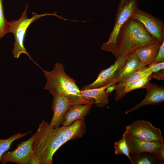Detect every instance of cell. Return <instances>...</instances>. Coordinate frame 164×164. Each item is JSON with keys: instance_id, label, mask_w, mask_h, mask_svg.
<instances>
[{"instance_id": "cell-20", "label": "cell", "mask_w": 164, "mask_h": 164, "mask_svg": "<svg viewBox=\"0 0 164 164\" xmlns=\"http://www.w3.org/2000/svg\"><path fill=\"white\" fill-rule=\"evenodd\" d=\"M29 133L26 132L22 133L21 132L5 139H0V162L3 154L10 148L11 145L15 141L25 137Z\"/></svg>"}, {"instance_id": "cell-21", "label": "cell", "mask_w": 164, "mask_h": 164, "mask_svg": "<svg viewBox=\"0 0 164 164\" xmlns=\"http://www.w3.org/2000/svg\"><path fill=\"white\" fill-rule=\"evenodd\" d=\"M151 74L143 77L131 83L126 88L125 90L126 94L135 89L145 88L147 84L152 78Z\"/></svg>"}, {"instance_id": "cell-4", "label": "cell", "mask_w": 164, "mask_h": 164, "mask_svg": "<svg viewBox=\"0 0 164 164\" xmlns=\"http://www.w3.org/2000/svg\"><path fill=\"white\" fill-rule=\"evenodd\" d=\"M28 6L26 4L25 10L19 19L16 20L7 21L6 32V33H12L14 36L15 42L12 50V55L14 58H19L22 53L26 54L29 60H32L39 66L31 57L29 54L26 50L24 46V40L26 31L29 26L33 22L40 18L47 15H56L54 14H37L32 12V17L28 18L27 11Z\"/></svg>"}, {"instance_id": "cell-5", "label": "cell", "mask_w": 164, "mask_h": 164, "mask_svg": "<svg viewBox=\"0 0 164 164\" xmlns=\"http://www.w3.org/2000/svg\"><path fill=\"white\" fill-rule=\"evenodd\" d=\"M34 139L33 134L29 139L19 144L14 150L5 152L0 162L2 164L9 162L18 164H37L32 149Z\"/></svg>"}, {"instance_id": "cell-12", "label": "cell", "mask_w": 164, "mask_h": 164, "mask_svg": "<svg viewBox=\"0 0 164 164\" xmlns=\"http://www.w3.org/2000/svg\"><path fill=\"white\" fill-rule=\"evenodd\" d=\"M125 134L130 148L131 157L145 152L153 153L156 154L164 148V143L157 141H143Z\"/></svg>"}, {"instance_id": "cell-23", "label": "cell", "mask_w": 164, "mask_h": 164, "mask_svg": "<svg viewBox=\"0 0 164 164\" xmlns=\"http://www.w3.org/2000/svg\"><path fill=\"white\" fill-rule=\"evenodd\" d=\"M164 62V41L162 43L157 55L153 61L150 64Z\"/></svg>"}, {"instance_id": "cell-27", "label": "cell", "mask_w": 164, "mask_h": 164, "mask_svg": "<svg viewBox=\"0 0 164 164\" xmlns=\"http://www.w3.org/2000/svg\"><path fill=\"white\" fill-rule=\"evenodd\" d=\"M128 0H120L118 8H121L128 2Z\"/></svg>"}, {"instance_id": "cell-16", "label": "cell", "mask_w": 164, "mask_h": 164, "mask_svg": "<svg viewBox=\"0 0 164 164\" xmlns=\"http://www.w3.org/2000/svg\"><path fill=\"white\" fill-rule=\"evenodd\" d=\"M161 43L157 41L138 48L135 51L139 61L144 66L149 65L153 61Z\"/></svg>"}, {"instance_id": "cell-17", "label": "cell", "mask_w": 164, "mask_h": 164, "mask_svg": "<svg viewBox=\"0 0 164 164\" xmlns=\"http://www.w3.org/2000/svg\"><path fill=\"white\" fill-rule=\"evenodd\" d=\"M144 66L135 51L130 53L118 73L116 78L117 83Z\"/></svg>"}, {"instance_id": "cell-13", "label": "cell", "mask_w": 164, "mask_h": 164, "mask_svg": "<svg viewBox=\"0 0 164 164\" xmlns=\"http://www.w3.org/2000/svg\"><path fill=\"white\" fill-rule=\"evenodd\" d=\"M152 73L148 67L144 66L116 84H115V101H119L125 95L126 88L132 82L143 77L151 74Z\"/></svg>"}, {"instance_id": "cell-10", "label": "cell", "mask_w": 164, "mask_h": 164, "mask_svg": "<svg viewBox=\"0 0 164 164\" xmlns=\"http://www.w3.org/2000/svg\"><path fill=\"white\" fill-rule=\"evenodd\" d=\"M145 88L147 92L144 99L139 104L125 112V114L148 105H157L164 101V87L149 82Z\"/></svg>"}, {"instance_id": "cell-3", "label": "cell", "mask_w": 164, "mask_h": 164, "mask_svg": "<svg viewBox=\"0 0 164 164\" xmlns=\"http://www.w3.org/2000/svg\"><path fill=\"white\" fill-rule=\"evenodd\" d=\"M157 41L142 23L130 18L121 28L111 52L116 59L129 55L138 48Z\"/></svg>"}, {"instance_id": "cell-14", "label": "cell", "mask_w": 164, "mask_h": 164, "mask_svg": "<svg viewBox=\"0 0 164 164\" xmlns=\"http://www.w3.org/2000/svg\"><path fill=\"white\" fill-rule=\"evenodd\" d=\"M116 83V81H114L101 87L89 89H81L80 91L84 96L92 99L97 107L102 108L109 102L110 94L106 92L107 88Z\"/></svg>"}, {"instance_id": "cell-7", "label": "cell", "mask_w": 164, "mask_h": 164, "mask_svg": "<svg viewBox=\"0 0 164 164\" xmlns=\"http://www.w3.org/2000/svg\"><path fill=\"white\" fill-rule=\"evenodd\" d=\"M125 132L131 137L143 141L164 143L161 130L148 121L137 120L127 126Z\"/></svg>"}, {"instance_id": "cell-1", "label": "cell", "mask_w": 164, "mask_h": 164, "mask_svg": "<svg viewBox=\"0 0 164 164\" xmlns=\"http://www.w3.org/2000/svg\"><path fill=\"white\" fill-rule=\"evenodd\" d=\"M86 130L85 118L67 126L54 128L43 120L34 134L32 149L37 164H52L56 151L68 141L82 138Z\"/></svg>"}, {"instance_id": "cell-22", "label": "cell", "mask_w": 164, "mask_h": 164, "mask_svg": "<svg viewBox=\"0 0 164 164\" xmlns=\"http://www.w3.org/2000/svg\"><path fill=\"white\" fill-rule=\"evenodd\" d=\"M7 21L4 15L2 0H0V40L7 34L6 29Z\"/></svg>"}, {"instance_id": "cell-6", "label": "cell", "mask_w": 164, "mask_h": 164, "mask_svg": "<svg viewBox=\"0 0 164 164\" xmlns=\"http://www.w3.org/2000/svg\"><path fill=\"white\" fill-rule=\"evenodd\" d=\"M138 8V0H128L126 4L118 8L113 29L108 41L103 44L101 49L111 52L114 46L119 31L124 24L131 18L135 10Z\"/></svg>"}, {"instance_id": "cell-11", "label": "cell", "mask_w": 164, "mask_h": 164, "mask_svg": "<svg viewBox=\"0 0 164 164\" xmlns=\"http://www.w3.org/2000/svg\"><path fill=\"white\" fill-rule=\"evenodd\" d=\"M52 96L53 114L50 124L52 127L56 128L62 124L66 113L72 105L67 98L61 95L56 94Z\"/></svg>"}, {"instance_id": "cell-15", "label": "cell", "mask_w": 164, "mask_h": 164, "mask_svg": "<svg viewBox=\"0 0 164 164\" xmlns=\"http://www.w3.org/2000/svg\"><path fill=\"white\" fill-rule=\"evenodd\" d=\"M92 105L78 104L70 106L65 115L62 125H70L76 121L84 118L89 113Z\"/></svg>"}, {"instance_id": "cell-19", "label": "cell", "mask_w": 164, "mask_h": 164, "mask_svg": "<svg viewBox=\"0 0 164 164\" xmlns=\"http://www.w3.org/2000/svg\"><path fill=\"white\" fill-rule=\"evenodd\" d=\"M114 147L115 154L124 155L126 156L131 162L130 148L126 135L125 132L119 141L114 143Z\"/></svg>"}, {"instance_id": "cell-8", "label": "cell", "mask_w": 164, "mask_h": 164, "mask_svg": "<svg viewBox=\"0 0 164 164\" xmlns=\"http://www.w3.org/2000/svg\"><path fill=\"white\" fill-rule=\"evenodd\" d=\"M131 18L142 23L147 32L157 41L161 43L164 41V23L160 19L138 8Z\"/></svg>"}, {"instance_id": "cell-9", "label": "cell", "mask_w": 164, "mask_h": 164, "mask_svg": "<svg viewBox=\"0 0 164 164\" xmlns=\"http://www.w3.org/2000/svg\"><path fill=\"white\" fill-rule=\"evenodd\" d=\"M128 55L121 56L116 59L114 64L99 73L94 81L84 86L81 90L97 88L105 86L114 81L117 83L116 80V76L119 70L125 63Z\"/></svg>"}, {"instance_id": "cell-24", "label": "cell", "mask_w": 164, "mask_h": 164, "mask_svg": "<svg viewBox=\"0 0 164 164\" xmlns=\"http://www.w3.org/2000/svg\"><path fill=\"white\" fill-rule=\"evenodd\" d=\"M152 73L159 71L164 68V62L150 64L148 67Z\"/></svg>"}, {"instance_id": "cell-25", "label": "cell", "mask_w": 164, "mask_h": 164, "mask_svg": "<svg viewBox=\"0 0 164 164\" xmlns=\"http://www.w3.org/2000/svg\"><path fill=\"white\" fill-rule=\"evenodd\" d=\"M152 78H154L159 80H164V69L158 72L152 73L151 74Z\"/></svg>"}, {"instance_id": "cell-2", "label": "cell", "mask_w": 164, "mask_h": 164, "mask_svg": "<svg viewBox=\"0 0 164 164\" xmlns=\"http://www.w3.org/2000/svg\"><path fill=\"white\" fill-rule=\"evenodd\" d=\"M46 82L44 89L52 95L58 94L67 98L72 105L94 104L91 99L84 96L76 81L66 73L63 65L57 63L53 69L48 71L42 69Z\"/></svg>"}, {"instance_id": "cell-18", "label": "cell", "mask_w": 164, "mask_h": 164, "mask_svg": "<svg viewBox=\"0 0 164 164\" xmlns=\"http://www.w3.org/2000/svg\"><path fill=\"white\" fill-rule=\"evenodd\" d=\"M132 164H154L161 162L153 153L145 152L132 156Z\"/></svg>"}, {"instance_id": "cell-26", "label": "cell", "mask_w": 164, "mask_h": 164, "mask_svg": "<svg viewBox=\"0 0 164 164\" xmlns=\"http://www.w3.org/2000/svg\"><path fill=\"white\" fill-rule=\"evenodd\" d=\"M115 84L111 85L108 86L106 89V92L110 94L115 90Z\"/></svg>"}]
</instances>
